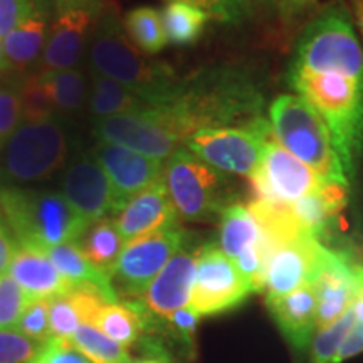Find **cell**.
Returning a JSON list of instances; mask_svg holds the SVG:
<instances>
[{
	"instance_id": "obj_1",
	"label": "cell",
	"mask_w": 363,
	"mask_h": 363,
	"mask_svg": "<svg viewBox=\"0 0 363 363\" xmlns=\"http://www.w3.org/2000/svg\"><path fill=\"white\" fill-rule=\"evenodd\" d=\"M190 135L206 128L246 126L262 116L261 91L244 69L217 66L180 79L177 94L165 103Z\"/></svg>"
},
{
	"instance_id": "obj_2",
	"label": "cell",
	"mask_w": 363,
	"mask_h": 363,
	"mask_svg": "<svg viewBox=\"0 0 363 363\" xmlns=\"http://www.w3.org/2000/svg\"><path fill=\"white\" fill-rule=\"evenodd\" d=\"M89 62L94 74L126 86L152 108L169 103L180 84V78L170 66L150 61L131 44L113 7L103 13L91 35Z\"/></svg>"
},
{
	"instance_id": "obj_3",
	"label": "cell",
	"mask_w": 363,
	"mask_h": 363,
	"mask_svg": "<svg viewBox=\"0 0 363 363\" xmlns=\"http://www.w3.org/2000/svg\"><path fill=\"white\" fill-rule=\"evenodd\" d=\"M286 79L323 116L352 182L363 155V79L335 71L288 72Z\"/></svg>"
},
{
	"instance_id": "obj_4",
	"label": "cell",
	"mask_w": 363,
	"mask_h": 363,
	"mask_svg": "<svg viewBox=\"0 0 363 363\" xmlns=\"http://www.w3.org/2000/svg\"><path fill=\"white\" fill-rule=\"evenodd\" d=\"M0 211L17 244L44 252L59 244L79 242L91 225L54 190L0 187Z\"/></svg>"
},
{
	"instance_id": "obj_5",
	"label": "cell",
	"mask_w": 363,
	"mask_h": 363,
	"mask_svg": "<svg viewBox=\"0 0 363 363\" xmlns=\"http://www.w3.org/2000/svg\"><path fill=\"white\" fill-rule=\"evenodd\" d=\"M335 71L363 79V49L340 0L325 6L299 34L288 72Z\"/></svg>"
},
{
	"instance_id": "obj_6",
	"label": "cell",
	"mask_w": 363,
	"mask_h": 363,
	"mask_svg": "<svg viewBox=\"0 0 363 363\" xmlns=\"http://www.w3.org/2000/svg\"><path fill=\"white\" fill-rule=\"evenodd\" d=\"M271 128L278 142L306 163L321 180L350 184L323 116L299 94H281L269 106Z\"/></svg>"
},
{
	"instance_id": "obj_7",
	"label": "cell",
	"mask_w": 363,
	"mask_h": 363,
	"mask_svg": "<svg viewBox=\"0 0 363 363\" xmlns=\"http://www.w3.org/2000/svg\"><path fill=\"white\" fill-rule=\"evenodd\" d=\"M67 152L66 121L24 118L0 152V187H22L48 180L65 165Z\"/></svg>"
},
{
	"instance_id": "obj_8",
	"label": "cell",
	"mask_w": 363,
	"mask_h": 363,
	"mask_svg": "<svg viewBox=\"0 0 363 363\" xmlns=\"http://www.w3.org/2000/svg\"><path fill=\"white\" fill-rule=\"evenodd\" d=\"M163 184L182 220H212L229 206V182L222 172L180 148L163 169Z\"/></svg>"
},
{
	"instance_id": "obj_9",
	"label": "cell",
	"mask_w": 363,
	"mask_h": 363,
	"mask_svg": "<svg viewBox=\"0 0 363 363\" xmlns=\"http://www.w3.org/2000/svg\"><path fill=\"white\" fill-rule=\"evenodd\" d=\"M93 133L99 142L121 145L162 162L184 148L189 140L184 126L169 106L94 120Z\"/></svg>"
},
{
	"instance_id": "obj_10",
	"label": "cell",
	"mask_w": 363,
	"mask_h": 363,
	"mask_svg": "<svg viewBox=\"0 0 363 363\" xmlns=\"http://www.w3.org/2000/svg\"><path fill=\"white\" fill-rule=\"evenodd\" d=\"M274 135L266 118L246 126L206 128L190 136L185 148L222 174L251 177L259 167L264 145Z\"/></svg>"
},
{
	"instance_id": "obj_11",
	"label": "cell",
	"mask_w": 363,
	"mask_h": 363,
	"mask_svg": "<svg viewBox=\"0 0 363 363\" xmlns=\"http://www.w3.org/2000/svg\"><path fill=\"white\" fill-rule=\"evenodd\" d=\"M51 27L38 71L74 69L108 0H51Z\"/></svg>"
},
{
	"instance_id": "obj_12",
	"label": "cell",
	"mask_w": 363,
	"mask_h": 363,
	"mask_svg": "<svg viewBox=\"0 0 363 363\" xmlns=\"http://www.w3.org/2000/svg\"><path fill=\"white\" fill-rule=\"evenodd\" d=\"M189 235L180 225H174L125 242L110 274L118 298H126V301L142 298Z\"/></svg>"
},
{
	"instance_id": "obj_13",
	"label": "cell",
	"mask_w": 363,
	"mask_h": 363,
	"mask_svg": "<svg viewBox=\"0 0 363 363\" xmlns=\"http://www.w3.org/2000/svg\"><path fill=\"white\" fill-rule=\"evenodd\" d=\"M251 293L234 261L220 251L219 244H202L189 306L199 316L220 315L242 305Z\"/></svg>"
},
{
	"instance_id": "obj_14",
	"label": "cell",
	"mask_w": 363,
	"mask_h": 363,
	"mask_svg": "<svg viewBox=\"0 0 363 363\" xmlns=\"http://www.w3.org/2000/svg\"><path fill=\"white\" fill-rule=\"evenodd\" d=\"M321 179L286 150L272 135L264 145L259 167L249 177L252 201L294 203L311 194Z\"/></svg>"
},
{
	"instance_id": "obj_15",
	"label": "cell",
	"mask_w": 363,
	"mask_h": 363,
	"mask_svg": "<svg viewBox=\"0 0 363 363\" xmlns=\"http://www.w3.org/2000/svg\"><path fill=\"white\" fill-rule=\"evenodd\" d=\"M326 252L328 247L308 233L266 247V298L284 296L303 286L315 284Z\"/></svg>"
},
{
	"instance_id": "obj_16",
	"label": "cell",
	"mask_w": 363,
	"mask_h": 363,
	"mask_svg": "<svg viewBox=\"0 0 363 363\" xmlns=\"http://www.w3.org/2000/svg\"><path fill=\"white\" fill-rule=\"evenodd\" d=\"M26 120L57 118L66 121L83 110L88 88L84 72L74 67L66 71H35L21 79Z\"/></svg>"
},
{
	"instance_id": "obj_17",
	"label": "cell",
	"mask_w": 363,
	"mask_h": 363,
	"mask_svg": "<svg viewBox=\"0 0 363 363\" xmlns=\"http://www.w3.org/2000/svg\"><path fill=\"white\" fill-rule=\"evenodd\" d=\"M201 247L202 244H197L189 235L184 246L170 257L143 296L138 299L145 310L147 330L169 320L177 310L190 303Z\"/></svg>"
},
{
	"instance_id": "obj_18",
	"label": "cell",
	"mask_w": 363,
	"mask_h": 363,
	"mask_svg": "<svg viewBox=\"0 0 363 363\" xmlns=\"http://www.w3.org/2000/svg\"><path fill=\"white\" fill-rule=\"evenodd\" d=\"M61 194L88 224L121 211L111 182L94 157L81 155L67 165L61 179Z\"/></svg>"
},
{
	"instance_id": "obj_19",
	"label": "cell",
	"mask_w": 363,
	"mask_h": 363,
	"mask_svg": "<svg viewBox=\"0 0 363 363\" xmlns=\"http://www.w3.org/2000/svg\"><path fill=\"white\" fill-rule=\"evenodd\" d=\"M93 157L110 179L120 208L135 195L163 180L165 165L162 160L142 155L121 145L99 142L93 150Z\"/></svg>"
},
{
	"instance_id": "obj_20",
	"label": "cell",
	"mask_w": 363,
	"mask_h": 363,
	"mask_svg": "<svg viewBox=\"0 0 363 363\" xmlns=\"http://www.w3.org/2000/svg\"><path fill=\"white\" fill-rule=\"evenodd\" d=\"M318 299V330L338 321L350 310L355 298V266L348 254L328 247L326 257L315 281Z\"/></svg>"
},
{
	"instance_id": "obj_21",
	"label": "cell",
	"mask_w": 363,
	"mask_h": 363,
	"mask_svg": "<svg viewBox=\"0 0 363 363\" xmlns=\"http://www.w3.org/2000/svg\"><path fill=\"white\" fill-rule=\"evenodd\" d=\"M179 219L180 217L170 201L165 184L160 180L130 199L126 206L118 212L115 224L125 242H128L157 230L180 225Z\"/></svg>"
},
{
	"instance_id": "obj_22",
	"label": "cell",
	"mask_w": 363,
	"mask_h": 363,
	"mask_svg": "<svg viewBox=\"0 0 363 363\" xmlns=\"http://www.w3.org/2000/svg\"><path fill=\"white\" fill-rule=\"evenodd\" d=\"M266 305L286 342L296 352L308 348L318 330V299L315 286L308 284L284 296L266 298Z\"/></svg>"
},
{
	"instance_id": "obj_23",
	"label": "cell",
	"mask_w": 363,
	"mask_h": 363,
	"mask_svg": "<svg viewBox=\"0 0 363 363\" xmlns=\"http://www.w3.org/2000/svg\"><path fill=\"white\" fill-rule=\"evenodd\" d=\"M9 276L21 286L29 299H52L74 289L69 281L59 274L48 254L21 244H17V251L9 266Z\"/></svg>"
},
{
	"instance_id": "obj_24",
	"label": "cell",
	"mask_w": 363,
	"mask_h": 363,
	"mask_svg": "<svg viewBox=\"0 0 363 363\" xmlns=\"http://www.w3.org/2000/svg\"><path fill=\"white\" fill-rule=\"evenodd\" d=\"M350 184L337 180H321L316 190L291 203L299 224L313 238L323 240L333 229L340 212L348 203Z\"/></svg>"
},
{
	"instance_id": "obj_25",
	"label": "cell",
	"mask_w": 363,
	"mask_h": 363,
	"mask_svg": "<svg viewBox=\"0 0 363 363\" xmlns=\"http://www.w3.org/2000/svg\"><path fill=\"white\" fill-rule=\"evenodd\" d=\"M51 13L49 2L4 38V54L11 69L27 71L39 61L48 44Z\"/></svg>"
},
{
	"instance_id": "obj_26",
	"label": "cell",
	"mask_w": 363,
	"mask_h": 363,
	"mask_svg": "<svg viewBox=\"0 0 363 363\" xmlns=\"http://www.w3.org/2000/svg\"><path fill=\"white\" fill-rule=\"evenodd\" d=\"M45 254L59 271V274L69 281L74 288L91 289L108 303L120 301L110 276L91 264L88 257L81 251L78 242L59 244V246L48 249Z\"/></svg>"
},
{
	"instance_id": "obj_27",
	"label": "cell",
	"mask_w": 363,
	"mask_h": 363,
	"mask_svg": "<svg viewBox=\"0 0 363 363\" xmlns=\"http://www.w3.org/2000/svg\"><path fill=\"white\" fill-rule=\"evenodd\" d=\"M91 325L96 326L103 335L123 347L125 350H130L133 345L140 343L147 330L145 311L138 299L123 303H103Z\"/></svg>"
},
{
	"instance_id": "obj_28",
	"label": "cell",
	"mask_w": 363,
	"mask_h": 363,
	"mask_svg": "<svg viewBox=\"0 0 363 363\" xmlns=\"http://www.w3.org/2000/svg\"><path fill=\"white\" fill-rule=\"evenodd\" d=\"M148 108L152 106L126 86L110 78H104V76L94 74V72L91 74L89 111L94 120L126 115V113H138L148 110Z\"/></svg>"
},
{
	"instance_id": "obj_29",
	"label": "cell",
	"mask_w": 363,
	"mask_h": 363,
	"mask_svg": "<svg viewBox=\"0 0 363 363\" xmlns=\"http://www.w3.org/2000/svg\"><path fill=\"white\" fill-rule=\"evenodd\" d=\"M262 242V233L247 206L229 203L220 214L219 220V247L230 259L252 244Z\"/></svg>"
},
{
	"instance_id": "obj_30",
	"label": "cell",
	"mask_w": 363,
	"mask_h": 363,
	"mask_svg": "<svg viewBox=\"0 0 363 363\" xmlns=\"http://www.w3.org/2000/svg\"><path fill=\"white\" fill-rule=\"evenodd\" d=\"M78 246L91 264L110 276L118 257L123 251L125 240L121 238L120 230L116 229L115 220L104 217L88 227L83 238L79 239Z\"/></svg>"
},
{
	"instance_id": "obj_31",
	"label": "cell",
	"mask_w": 363,
	"mask_h": 363,
	"mask_svg": "<svg viewBox=\"0 0 363 363\" xmlns=\"http://www.w3.org/2000/svg\"><path fill=\"white\" fill-rule=\"evenodd\" d=\"M123 27L131 44L145 56L158 54L169 44L162 12L155 7L142 6L131 9L125 16Z\"/></svg>"
},
{
	"instance_id": "obj_32",
	"label": "cell",
	"mask_w": 363,
	"mask_h": 363,
	"mask_svg": "<svg viewBox=\"0 0 363 363\" xmlns=\"http://www.w3.org/2000/svg\"><path fill=\"white\" fill-rule=\"evenodd\" d=\"M162 19L169 43L189 45L201 38L211 17L199 7L179 0H170L163 9Z\"/></svg>"
},
{
	"instance_id": "obj_33",
	"label": "cell",
	"mask_w": 363,
	"mask_h": 363,
	"mask_svg": "<svg viewBox=\"0 0 363 363\" xmlns=\"http://www.w3.org/2000/svg\"><path fill=\"white\" fill-rule=\"evenodd\" d=\"M74 345L83 355L88 358L91 363H130L131 357L128 350L120 347L106 335H103L96 326L83 323L76 330V333L71 338Z\"/></svg>"
},
{
	"instance_id": "obj_34",
	"label": "cell",
	"mask_w": 363,
	"mask_h": 363,
	"mask_svg": "<svg viewBox=\"0 0 363 363\" xmlns=\"http://www.w3.org/2000/svg\"><path fill=\"white\" fill-rule=\"evenodd\" d=\"M353 325H355V313L350 308L345 315L335 321L333 325L326 326L323 330H318L316 338L311 343L310 363H331L338 348L342 347L345 338L348 337Z\"/></svg>"
},
{
	"instance_id": "obj_35",
	"label": "cell",
	"mask_w": 363,
	"mask_h": 363,
	"mask_svg": "<svg viewBox=\"0 0 363 363\" xmlns=\"http://www.w3.org/2000/svg\"><path fill=\"white\" fill-rule=\"evenodd\" d=\"M24 120L21 79L0 83V152Z\"/></svg>"
},
{
	"instance_id": "obj_36",
	"label": "cell",
	"mask_w": 363,
	"mask_h": 363,
	"mask_svg": "<svg viewBox=\"0 0 363 363\" xmlns=\"http://www.w3.org/2000/svg\"><path fill=\"white\" fill-rule=\"evenodd\" d=\"M17 331L45 345L52 338L49 323V299H29L17 323Z\"/></svg>"
},
{
	"instance_id": "obj_37",
	"label": "cell",
	"mask_w": 363,
	"mask_h": 363,
	"mask_svg": "<svg viewBox=\"0 0 363 363\" xmlns=\"http://www.w3.org/2000/svg\"><path fill=\"white\" fill-rule=\"evenodd\" d=\"M352 308L355 313V325L331 363H343L363 352V266H355V298Z\"/></svg>"
},
{
	"instance_id": "obj_38",
	"label": "cell",
	"mask_w": 363,
	"mask_h": 363,
	"mask_svg": "<svg viewBox=\"0 0 363 363\" xmlns=\"http://www.w3.org/2000/svg\"><path fill=\"white\" fill-rule=\"evenodd\" d=\"M27 303L29 298L21 286L4 274L0 278V330H16Z\"/></svg>"
},
{
	"instance_id": "obj_39",
	"label": "cell",
	"mask_w": 363,
	"mask_h": 363,
	"mask_svg": "<svg viewBox=\"0 0 363 363\" xmlns=\"http://www.w3.org/2000/svg\"><path fill=\"white\" fill-rule=\"evenodd\" d=\"M49 323L54 338L71 340L76 330L83 325L78 308L74 306L69 293L49 299Z\"/></svg>"
},
{
	"instance_id": "obj_40",
	"label": "cell",
	"mask_w": 363,
	"mask_h": 363,
	"mask_svg": "<svg viewBox=\"0 0 363 363\" xmlns=\"http://www.w3.org/2000/svg\"><path fill=\"white\" fill-rule=\"evenodd\" d=\"M44 345L17 330H0V363H33Z\"/></svg>"
},
{
	"instance_id": "obj_41",
	"label": "cell",
	"mask_w": 363,
	"mask_h": 363,
	"mask_svg": "<svg viewBox=\"0 0 363 363\" xmlns=\"http://www.w3.org/2000/svg\"><path fill=\"white\" fill-rule=\"evenodd\" d=\"M208 13L224 24H242L252 13V0H179Z\"/></svg>"
},
{
	"instance_id": "obj_42",
	"label": "cell",
	"mask_w": 363,
	"mask_h": 363,
	"mask_svg": "<svg viewBox=\"0 0 363 363\" xmlns=\"http://www.w3.org/2000/svg\"><path fill=\"white\" fill-rule=\"evenodd\" d=\"M51 0H0V39L17 29Z\"/></svg>"
},
{
	"instance_id": "obj_43",
	"label": "cell",
	"mask_w": 363,
	"mask_h": 363,
	"mask_svg": "<svg viewBox=\"0 0 363 363\" xmlns=\"http://www.w3.org/2000/svg\"><path fill=\"white\" fill-rule=\"evenodd\" d=\"M17 251V240L13 238L12 230L9 229L2 211H0V278L9 271L13 254Z\"/></svg>"
},
{
	"instance_id": "obj_44",
	"label": "cell",
	"mask_w": 363,
	"mask_h": 363,
	"mask_svg": "<svg viewBox=\"0 0 363 363\" xmlns=\"http://www.w3.org/2000/svg\"><path fill=\"white\" fill-rule=\"evenodd\" d=\"M276 4L284 19H294L315 6L316 0H276Z\"/></svg>"
},
{
	"instance_id": "obj_45",
	"label": "cell",
	"mask_w": 363,
	"mask_h": 363,
	"mask_svg": "<svg viewBox=\"0 0 363 363\" xmlns=\"http://www.w3.org/2000/svg\"><path fill=\"white\" fill-rule=\"evenodd\" d=\"M350 2H352V11H353V16H355L357 24L360 26L363 33V0H350Z\"/></svg>"
},
{
	"instance_id": "obj_46",
	"label": "cell",
	"mask_w": 363,
	"mask_h": 363,
	"mask_svg": "<svg viewBox=\"0 0 363 363\" xmlns=\"http://www.w3.org/2000/svg\"><path fill=\"white\" fill-rule=\"evenodd\" d=\"M11 67L7 65V59H6V54H4V40L0 39V72L4 71H9Z\"/></svg>"
},
{
	"instance_id": "obj_47",
	"label": "cell",
	"mask_w": 363,
	"mask_h": 363,
	"mask_svg": "<svg viewBox=\"0 0 363 363\" xmlns=\"http://www.w3.org/2000/svg\"><path fill=\"white\" fill-rule=\"evenodd\" d=\"M150 363H170L169 355H163V357H155V358H148Z\"/></svg>"
},
{
	"instance_id": "obj_48",
	"label": "cell",
	"mask_w": 363,
	"mask_h": 363,
	"mask_svg": "<svg viewBox=\"0 0 363 363\" xmlns=\"http://www.w3.org/2000/svg\"><path fill=\"white\" fill-rule=\"evenodd\" d=\"M252 2L262 4V6H274V4H276V0H252Z\"/></svg>"
},
{
	"instance_id": "obj_49",
	"label": "cell",
	"mask_w": 363,
	"mask_h": 363,
	"mask_svg": "<svg viewBox=\"0 0 363 363\" xmlns=\"http://www.w3.org/2000/svg\"><path fill=\"white\" fill-rule=\"evenodd\" d=\"M130 363H150L148 358H143V360H131Z\"/></svg>"
}]
</instances>
